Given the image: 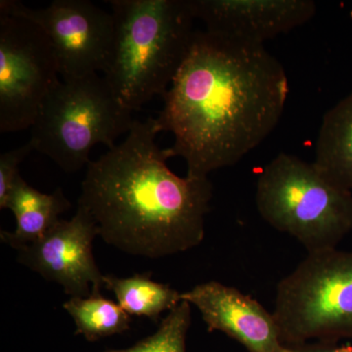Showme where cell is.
Returning <instances> with one entry per match:
<instances>
[{
    "instance_id": "6da1fadb",
    "label": "cell",
    "mask_w": 352,
    "mask_h": 352,
    "mask_svg": "<svg viewBox=\"0 0 352 352\" xmlns=\"http://www.w3.org/2000/svg\"><path fill=\"white\" fill-rule=\"evenodd\" d=\"M289 91L264 45L196 31L156 118L175 138L166 155L184 159L192 178L239 163L278 126Z\"/></svg>"
},
{
    "instance_id": "7a4b0ae2",
    "label": "cell",
    "mask_w": 352,
    "mask_h": 352,
    "mask_svg": "<svg viewBox=\"0 0 352 352\" xmlns=\"http://www.w3.org/2000/svg\"><path fill=\"white\" fill-rule=\"evenodd\" d=\"M159 133L156 118L134 120L120 145L87 164L78 204L107 244L149 258L200 245L212 197L208 178L170 170Z\"/></svg>"
},
{
    "instance_id": "3957f363",
    "label": "cell",
    "mask_w": 352,
    "mask_h": 352,
    "mask_svg": "<svg viewBox=\"0 0 352 352\" xmlns=\"http://www.w3.org/2000/svg\"><path fill=\"white\" fill-rule=\"evenodd\" d=\"M112 48L103 76L122 105L164 97L193 41L191 0H110Z\"/></svg>"
},
{
    "instance_id": "277c9868",
    "label": "cell",
    "mask_w": 352,
    "mask_h": 352,
    "mask_svg": "<svg viewBox=\"0 0 352 352\" xmlns=\"http://www.w3.org/2000/svg\"><path fill=\"white\" fill-rule=\"evenodd\" d=\"M259 214L307 252L336 249L352 231V194L314 163L281 153L256 182Z\"/></svg>"
},
{
    "instance_id": "5b68a950",
    "label": "cell",
    "mask_w": 352,
    "mask_h": 352,
    "mask_svg": "<svg viewBox=\"0 0 352 352\" xmlns=\"http://www.w3.org/2000/svg\"><path fill=\"white\" fill-rule=\"evenodd\" d=\"M103 76L62 80L51 90L32 126L36 151L50 157L65 173L90 163L95 145L108 149L129 133L134 120Z\"/></svg>"
},
{
    "instance_id": "8992f818",
    "label": "cell",
    "mask_w": 352,
    "mask_h": 352,
    "mask_svg": "<svg viewBox=\"0 0 352 352\" xmlns=\"http://www.w3.org/2000/svg\"><path fill=\"white\" fill-rule=\"evenodd\" d=\"M273 314L287 346L352 339V252H308L278 284Z\"/></svg>"
},
{
    "instance_id": "52a82bcc",
    "label": "cell",
    "mask_w": 352,
    "mask_h": 352,
    "mask_svg": "<svg viewBox=\"0 0 352 352\" xmlns=\"http://www.w3.org/2000/svg\"><path fill=\"white\" fill-rule=\"evenodd\" d=\"M47 34L32 21L0 10V132L32 129L58 82Z\"/></svg>"
},
{
    "instance_id": "ba28073f",
    "label": "cell",
    "mask_w": 352,
    "mask_h": 352,
    "mask_svg": "<svg viewBox=\"0 0 352 352\" xmlns=\"http://www.w3.org/2000/svg\"><path fill=\"white\" fill-rule=\"evenodd\" d=\"M0 10L32 21L43 30L63 80L105 71L113 43L112 13L88 0H55L41 9L1 0Z\"/></svg>"
},
{
    "instance_id": "9c48e42d",
    "label": "cell",
    "mask_w": 352,
    "mask_h": 352,
    "mask_svg": "<svg viewBox=\"0 0 352 352\" xmlns=\"http://www.w3.org/2000/svg\"><path fill=\"white\" fill-rule=\"evenodd\" d=\"M96 236L94 219L78 206L71 219H60L41 240L18 250V261L63 287L71 298L101 294L105 275L94 259Z\"/></svg>"
},
{
    "instance_id": "30bf717a",
    "label": "cell",
    "mask_w": 352,
    "mask_h": 352,
    "mask_svg": "<svg viewBox=\"0 0 352 352\" xmlns=\"http://www.w3.org/2000/svg\"><path fill=\"white\" fill-rule=\"evenodd\" d=\"M206 31L261 44L307 24L316 14L311 0H191Z\"/></svg>"
},
{
    "instance_id": "8fae6325",
    "label": "cell",
    "mask_w": 352,
    "mask_h": 352,
    "mask_svg": "<svg viewBox=\"0 0 352 352\" xmlns=\"http://www.w3.org/2000/svg\"><path fill=\"white\" fill-rule=\"evenodd\" d=\"M207 324L237 340L249 352H287L274 314L239 289L217 281L197 285L182 294Z\"/></svg>"
},
{
    "instance_id": "7c38bea8",
    "label": "cell",
    "mask_w": 352,
    "mask_h": 352,
    "mask_svg": "<svg viewBox=\"0 0 352 352\" xmlns=\"http://www.w3.org/2000/svg\"><path fill=\"white\" fill-rule=\"evenodd\" d=\"M314 163L332 182L352 190V91L324 115Z\"/></svg>"
},
{
    "instance_id": "4fadbf2b",
    "label": "cell",
    "mask_w": 352,
    "mask_h": 352,
    "mask_svg": "<svg viewBox=\"0 0 352 352\" xmlns=\"http://www.w3.org/2000/svg\"><path fill=\"white\" fill-rule=\"evenodd\" d=\"M104 288L115 294L118 303L127 314L147 317L155 322L164 311H171L182 302L179 292L153 281L150 273L127 278L105 275Z\"/></svg>"
},
{
    "instance_id": "5bb4252c",
    "label": "cell",
    "mask_w": 352,
    "mask_h": 352,
    "mask_svg": "<svg viewBox=\"0 0 352 352\" xmlns=\"http://www.w3.org/2000/svg\"><path fill=\"white\" fill-rule=\"evenodd\" d=\"M64 309L73 318L76 335L90 342L126 332L131 328V315L119 303L95 294L87 298H71L64 302Z\"/></svg>"
},
{
    "instance_id": "9a60e30c",
    "label": "cell",
    "mask_w": 352,
    "mask_h": 352,
    "mask_svg": "<svg viewBox=\"0 0 352 352\" xmlns=\"http://www.w3.org/2000/svg\"><path fill=\"white\" fill-rule=\"evenodd\" d=\"M191 325V305L182 300L162 320L156 332L127 349L102 352H186L187 333Z\"/></svg>"
},
{
    "instance_id": "2e32d148",
    "label": "cell",
    "mask_w": 352,
    "mask_h": 352,
    "mask_svg": "<svg viewBox=\"0 0 352 352\" xmlns=\"http://www.w3.org/2000/svg\"><path fill=\"white\" fill-rule=\"evenodd\" d=\"M72 205L63 192L50 206L25 210L15 215L16 226L13 232L1 230L0 240L15 250L41 240L60 220V215L71 208Z\"/></svg>"
},
{
    "instance_id": "e0dca14e",
    "label": "cell",
    "mask_w": 352,
    "mask_h": 352,
    "mask_svg": "<svg viewBox=\"0 0 352 352\" xmlns=\"http://www.w3.org/2000/svg\"><path fill=\"white\" fill-rule=\"evenodd\" d=\"M34 150V142L30 139L25 145L0 155V208L3 207L14 182L20 175L19 164Z\"/></svg>"
},
{
    "instance_id": "ac0fdd59",
    "label": "cell",
    "mask_w": 352,
    "mask_h": 352,
    "mask_svg": "<svg viewBox=\"0 0 352 352\" xmlns=\"http://www.w3.org/2000/svg\"><path fill=\"white\" fill-rule=\"evenodd\" d=\"M287 352H352V346H338L337 342H316L288 346Z\"/></svg>"
}]
</instances>
